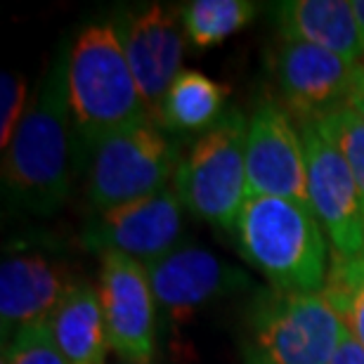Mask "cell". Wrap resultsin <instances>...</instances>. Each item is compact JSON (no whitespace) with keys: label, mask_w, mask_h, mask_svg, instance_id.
Here are the masks:
<instances>
[{"label":"cell","mask_w":364,"mask_h":364,"mask_svg":"<svg viewBox=\"0 0 364 364\" xmlns=\"http://www.w3.org/2000/svg\"><path fill=\"white\" fill-rule=\"evenodd\" d=\"M246 130L249 119L230 109L223 121L199 135L173 176L182 208L218 230H237L246 203Z\"/></svg>","instance_id":"5b68a950"},{"label":"cell","mask_w":364,"mask_h":364,"mask_svg":"<svg viewBox=\"0 0 364 364\" xmlns=\"http://www.w3.org/2000/svg\"><path fill=\"white\" fill-rule=\"evenodd\" d=\"M112 26L147 105L149 119L156 123L164 97L182 74L185 28H180V12H173L161 3H147L133 10H121Z\"/></svg>","instance_id":"ba28073f"},{"label":"cell","mask_w":364,"mask_h":364,"mask_svg":"<svg viewBox=\"0 0 364 364\" xmlns=\"http://www.w3.org/2000/svg\"><path fill=\"white\" fill-rule=\"evenodd\" d=\"M100 303L109 350L135 364H154L156 298L147 267L121 253L100 256Z\"/></svg>","instance_id":"9c48e42d"},{"label":"cell","mask_w":364,"mask_h":364,"mask_svg":"<svg viewBox=\"0 0 364 364\" xmlns=\"http://www.w3.org/2000/svg\"><path fill=\"white\" fill-rule=\"evenodd\" d=\"M274 24L284 43H308L353 62L364 55L362 36L348 0H284L274 5Z\"/></svg>","instance_id":"9a60e30c"},{"label":"cell","mask_w":364,"mask_h":364,"mask_svg":"<svg viewBox=\"0 0 364 364\" xmlns=\"http://www.w3.org/2000/svg\"><path fill=\"white\" fill-rule=\"evenodd\" d=\"M270 69L284 105L303 123L348 105L358 62L308 43H282Z\"/></svg>","instance_id":"7c38bea8"},{"label":"cell","mask_w":364,"mask_h":364,"mask_svg":"<svg viewBox=\"0 0 364 364\" xmlns=\"http://www.w3.org/2000/svg\"><path fill=\"white\" fill-rule=\"evenodd\" d=\"M48 324L67 364H107L109 338L97 287L76 282Z\"/></svg>","instance_id":"2e32d148"},{"label":"cell","mask_w":364,"mask_h":364,"mask_svg":"<svg viewBox=\"0 0 364 364\" xmlns=\"http://www.w3.org/2000/svg\"><path fill=\"white\" fill-rule=\"evenodd\" d=\"M301 140L308 166V199L315 218L322 225L324 235L331 239L333 253L338 256H358L364 251V208L338 149L322 137L312 121H303Z\"/></svg>","instance_id":"30bf717a"},{"label":"cell","mask_w":364,"mask_h":364,"mask_svg":"<svg viewBox=\"0 0 364 364\" xmlns=\"http://www.w3.org/2000/svg\"><path fill=\"white\" fill-rule=\"evenodd\" d=\"M67 57L43 78L3 159L5 196L28 213L48 215L69 199L85 147L69 105Z\"/></svg>","instance_id":"6da1fadb"},{"label":"cell","mask_w":364,"mask_h":364,"mask_svg":"<svg viewBox=\"0 0 364 364\" xmlns=\"http://www.w3.org/2000/svg\"><path fill=\"white\" fill-rule=\"evenodd\" d=\"M0 95V147L7 149L26 114V81L14 71H3Z\"/></svg>","instance_id":"7402d4cb"},{"label":"cell","mask_w":364,"mask_h":364,"mask_svg":"<svg viewBox=\"0 0 364 364\" xmlns=\"http://www.w3.org/2000/svg\"><path fill=\"white\" fill-rule=\"evenodd\" d=\"M147 274L156 305L176 319L218 298L251 289L249 274L194 244H180L168 256L147 265Z\"/></svg>","instance_id":"4fadbf2b"},{"label":"cell","mask_w":364,"mask_h":364,"mask_svg":"<svg viewBox=\"0 0 364 364\" xmlns=\"http://www.w3.org/2000/svg\"><path fill=\"white\" fill-rule=\"evenodd\" d=\"M322 294L343 319L346 329L364 346V251L358 256L331 253Z\"/></svg>","instance_id":"d6986e66"},{"label":"cell","mask_w":364,"mask_h":364,"mask_svg":"<svg viewBox=\"0 0 364 364\" xmlns=\"http://www.w3.org/2000/svg\"><path fill=\"white\" fill-rule=\"evenodd\" d=\"M0 364H67L57 348L48 322L24 326L3 343V362Z\"/></svg>","instance_id":"44dd1931"},{"label":"cell","mask_w":364,"mask_h":364,"mask_svg":"<svg viewBox=\"0 0 364 364\" xmlns=\"http://www.w3.org/2000/svg\"><path fill=\"white\" fill-rule=\"evenodd\" d=\"M256 12L251 0H192L180 7V19L192 46L206 50L242 31Z\"/></svg>","instance_id":"ac0fdd59"},{"label":"cell","mask_w":364,"mask_h":364,"mask_svg":"<svg viewBox=\"0 0 364 364\" xmlns=\"http://www.w3.org/2000/svg\"><path fill=\"white\" fill-rule=\"evenodd\" d=\"M312 123L322 133L324 140L333 144L338 149V154L346 159L364 208V121L353 107L341 105L331 109V112L322 114Z\"/></svg>","instance_id":"ffe728a7"},{"label":"cell","mask_w":364,"mask_h":364,"mask_svg":"<svg viewBox=\"0 0 364 364\" xmlns=\"http://www.w3.org/2000/svg\"><path fill=\"white\" fill-rule=\"evenodd\" d=\"M353 14H355V21H358V28H360V36H362V46H364V0H353Z\"/></svg>","instance_id":"cb8c5ba5"},{"label":"cell","mask_w":364,"mask_h":364,"mask_svg":"<svg viewBox=\"0 0 364 364\" xmlns=\"http://www.w3.org/2000/svg\"><path fill=\"white\" fill-rule=\"evenodd\" d=\"M119 364H135V362H126V360H121Z\"/></svg>","instance_id":"4316f807"},{"label":"cell","mask_w":364,"mask_h":364,"mask_svg":"<svg viewBox=\"0 0 364 364\" xmlns=\"http://www.w3.org/2000/svg\"><path fill=\"white\" fill-rule=\"evenodd\" d=\"M346 333L322 291L267 287L246 305L239 353L244 364H329Z\"/></svg>","instance_id":"277c9868"},{"label":"cell","mask_w":364,"mask_h":364,"mask_svg":"<svg viewBox=\"0 0 364 364\" xmlns=\"http://www.w3.org/2000/svg\"><path fill=\"white\" fill-rule=\"evenodd\" d=\"M348 107H353L360 119L364 121V90H353L350 100H348Z\"/></svg>","instance_id":"d4e9b609"},{"label":"cell","mask_w":364,"mask_h":364,"mask_svg":"<svg viewBox=\"0 0 364 364\" xmlns=\"http://www.w3.org/2000/svg\"><path fill=\"white\" fill-rule=\"evenodd\" d=\"M282 196L310 206L301 130L272 100L253 109L246 130V199Z\"/></svg>","instance_id":"8fae6325"},{"label":"cell","mask_w":364,"mask_h":364,"mask_svg":"<svg viewBox=\"0 0 364 364\" xmlns=\"http://www.w3.org/2000/svg\"><path fill=\"white\" fill-rule=\"evenodd\" d=\"M182 203L173 187L147 199L92 213L81 230V246L97 256L121 253L144 267L180 246Z\"/></svg>","instance_id":"52a82bcc"},{"label":"cell","mask_w":364,"mask_h":364,"mask_svg":"<svg viewBox=\"0 0 364 364\" xmlns=\"http://www.w3.org/2000/svg\"><path fill=\"white\" fill-rule=\"evenodd\" d=\"M69 105L85 154L109 135L151 121L112 24H90L67 57Z\"/></svg>","instance_id":"7a4b0ae2"},{"label":"cell","mask_w":364,"mask_h":364,"mask_svg":"<svg viewBox=\"0 0 364 364\" xmlns=\"http://www.w3.org/2000/svg\"><path fill=\"white\" fill-rule=\"evenodd\" d=\"M69 267L36 249L7 253L0 267L3 343L24 326L48 322L71 287Z\"/></svg>","instance_id":"5bb4252c"},{"label":"cell","mask_w":364,"mask_h":364,"mask_svg":"<svg viewBox=\"0 0 364 364\" xmlns=\"http://www.w3.org/2000/svg\"><path fill=\"white\" fill-rule=\"evenodd\" d=\"M329 364H364V346L348 331Z\"/></svg>","instance_id":"603a6c76"},{"label":"cell","mask_w":364,"mask_h":364,"mask_svg":"<svg viewBox=\"0 0 364 364\" xmlns=\"http://www.w3.org/2000/svg\"><path fill=\"white\" fill-rule=\"evenodd\" d=\"M180 159L178 144L151 121L109 135L88 156V206L100 213L164 192Z\"/></svg>","instance_id":"8992f818"},{"label":"cell","mask_w":364,"mask_h":364,"mask_svg":"<svg viewBox=\"0 0 364 364\" xmlns=\"http://www.w3.org/2000/svg\"><path fill=\"white\" fill-rule=\"evenodd\" d=\"M228 95V85L213 81L196 69H182L164 97L156 126L164 133H206L228 114L225 112Z\"/></svg>","instance_id":"e0dca14e"},{"label":"cell","mask_w":364,"mask_h":364,"mask_svg":"<svg viewBox=\"0 0 364 364\" xmlns=\"http://www.w3.org/2000/svg\"><path fill=\"white\" fill-rule=\"evenodd\" d=\"M355 90H364V60L358 62V71H355Z\"/></svg>","instance_id":"484cf974"},{"label":"cell","mask_w":364,"mask_h":364,"mask_svg":"<svg viewBox=\"0 0 364 364\" xmlns=\"http://www.w3.org/2000/svg\"><path fill=\"white\" fill-rule=\"evenodd\" d=\"M239 249L272 289L315 294L324 289L329 249L310 206L282 196L246 199L237 223Z\"/></svg>","instance_id":"3957f363"}]
</instances>
